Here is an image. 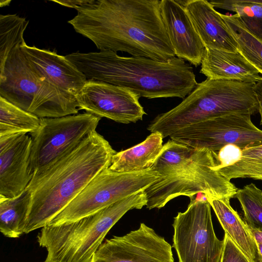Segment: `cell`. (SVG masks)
<instances>
[{
  "label": "cell",
  "mask_w": 262,
  "mask_h": 262,
  "mask_svg": "<svg viewBox=\"0 0 262 262\" xmlns=\"http://www.w3.org/2000/svg\"><path fill=\"white\" fill-rule=\"evenodd\" d=\"M159 0H89L68 21L100 50L126 52L159 61L176 57Z\"/></svg>",
  "instance_id": "6da1fadb"
},
{
  "label": "cell",
  "mask_w": 262,
  "mask_h": 262,
  "mask_svg": "<svg viewBox=\"0 0 262 262\" xmlns=\"http://www.w3.org/2000/svg\"><path fill=\"white\" fill-rule=\"evenodd\" d=\"M116 152L96 130L42 171L26 189L31 196L24 233L47 225L101 171Z\"/></svg>",
  "instance_id": "7a4b0ae2"
},
{
  "label": "cell",
  "mask_w": 262,
  "mask_h": 262,
  "mask_svg": "<svg viewBox=\"0 0 262 262\" xmlns=\"http://www.w3.org/2000/svg\"><path fill=\"white\" fill-rule=\"evenodd\" d=\"M65 56L88 80L124 88L149 99L184 98L198 84L192 67L178 57L159 61L120 56L110 50L75 52Z\"/></svg>",
  "instance_id": "3957f363"
},
{
  "label": "cell",
  "mask_w": 262,
  "mask_h": 262,
  "mask_svg": "<svg viewBox=\"0 0 262 262\" xmlns=\"http://www.w3.org/2000/svg\"><path fill=\"white\" fill-rule=\"evenodd\" d=\"M255 83L207 78L177 106L156 116L147 129L159 132L165 138L210 119L235 113L254 114L258 112L253 92Z\"/></svg>",
  "instance_id": "277c9868"
},
{
  "label": "cell",
  "mask_w": 262,
  "mask_h": 262,
  "mask_svg": "<svg viewBox=\"0 0 262 262\" xmlns=\"http://www.w3.org/2000/svg\"><path fill=\"white\" fill-rule=\"evenodd\" d=\"M146 204L143 190L77 221L41 228L37 241L47 251L43 262H90L115 224L127 211Z\"/></svg>",
  "instance_id": "5b68a950"
},
{
  "label": "cell",
  "mask_w": 262,
  "mask_h": 262,
  "mask_svg": "<svg viewBox=\"0 0 262 262\" xmlns=\"http://www.w3.org/2000/svg\"><path fill=\"white\" fill-rule=\"evenodd\" d=\"M0 96L39 118L77 114L76 97L53 85L26 56L13 49L0 70Z\"/></svg>",
  "instance_id": "8992f818"
},
{
  "label": "cell",
  "mask_w": 262,
  "mask_h": 262,
  "mask_svg": "<svg viewBox=\"0 0 262 262\" xmlns=\"http://www.w3.org/2000/svg\"><path fill=\"white\" fill-rule=\"evenodd\" d=\"M217 154L206 148H194L191 158L172 172L158 177L144 191L148 209H160L171 200L197 193L219 199L234 198L238 188L216 169Z\"/></svg>",
  "instance_id": "52a82bcc"
},
{
  "label": "cell",
  "mask_w": 262,
  "mask_h": 262,
  "mask_svg": "<svg viewBox=\"0 0 262 262\" xmlns=\"http://www.w3.org/2000/svg\"><path fill=\"white\" fill-rule=\"evenodd\" d=\"M159 177L151 168L130 172H118L106 168L92 179L48 225L72 222L93 214L144 190Z\"/></svg>",
  "instance_id": "ba28073f"
},
{
  "label": "cell",
  "mask_w": 262,
  "mask_h": 262,
  "mask_svg": "<svg viewBox=\"0 0 262 262\" xmlns=\"http://www.w3.org/2000/svg\"><path fill=\"white\" fill-rule=\"evenodd\" d=\"M101 118L84 113L58 118H41L30 133V166L33 176L42 171L96 130ZM33 177V176H32Z\"/></svg>",
  "instance_id": "9c48e42d"
},
{
  "label": "cell",
  "mask_w": 262,
  "mask_h": 262,
  "mask_svg": "<svg viewBox=\"0 0 262 262\" xmlns=\"http://www.w3.org/2000/svg\"><path fill=\"white\" fill-rule=\"evenodd\" d=\"M211 207L204 196L192 199L174 217L172 247L179 262H220L224 241L215 233Z\"/></svg>",
  "instance_id": "30bf717a"
},
{
  "label": "cell",
  "mask_w": 262,
  "mask_h": 262,
  "mask_svg": "<svg viewBox=\"0 0 262 262\" xmlns=\"http://www.w3.org/2000/svg\"><path fill=\"white\" fill-rule=\"evenodd\" d=\"M169 137L190 147L206 148L216 154L229 145L241 149L262 145V130L252 123L249 114L210 119L180 129Z\"/></svg>",
  "instance_id": "8fae6325"
},
{
  "label": "cell",
  "mask_w": 262,
  "mask_h": 262,
  "mask_svg": "<svg viewBox=\"0 0 262 262\" xmlns=\"http://www.w3.org/2000/svg\"><path fill=\"white\" fill-rule=\"evenodd\" d=\"M90 262H174L171 246L141 223L126 234L113 236L99 247Z\"/></svg>",
  "instance_id": "7c38bea8"
},
{
  "label": "cell",
  "mask_w": 262,
  "mask_h": 262,
  "mask_svg": "<svg viewBox=\"0 0 262 262\" xmlns=\"http://www.w3.org/2000/svg\"><path fill=\"white\" fill-rule=\"evenodd\" d=\"M76 97L79 110L119 123H136L146 114L139 95L127 89L97 80H88Z\"/></svg>",
  "instance_id": "4fadbf2b"
},
{
  "label": "cell",
  "mask_w": 262,
  "mask_h": 262,
  "mask_svg": "<svg viewBox=\"0 0 262 262\" xmlns=\"http://www.w3.org/2000/svg\"><path fill=\"white\" fill-rule=\"evenodd\" d=\"M32 138L25 134L0 137V197L19 195L32 178Z\"/></svg>",
  "instance_id": "5bb4252c"
},
{
  "label": "cell",
  "mask_w": 262,
  "mask_h": 262,
  "mask_svg": "<svg viewBox=\"0 0 262 262\" xmlns=\"http://www.w3.org/2000/svg\"><path fill=\"white\" fill-rule=\"evenodd\" d=\"M184 1L161 0V15L176 56L198 67L206 47L186 12Z\"/></svg>",
  "instance_id": "9a60e30c"
},
{
  "label": "cell",
  "mask_w": 262,
  "mask_h": 262,
  "mask_svg": "<svg viewBox=\"0 0 262 262\" xmlns=\"http://www.w3.org/2000/svg\"><path fill=\"white\" fill-rule=\"evenodd\" d=\"M20 48L51 83L68 94L76 97L88 80L66 56L49 50L29 46L26 43Z\"/></svg>",
  "instance_id": "2e32d148"
},
{
  "label": "cell",
  "mask_w": 262,
  "mask_h": 262,
  "mask_svg": "<svg viewBox=\"0 0 262 262\" xmlns=\"http://www.w3.org/2000/svg\"><path fill=\"white\" fill-rule=\"evenodd\" d=\"M184 6L206 48L238 52L237 44L222 14L209 1H184Z\"/></svg>",
  "instance_id": "e0dca14e"
},
{
  "label": "cell",
  "mask_w": 262,
  "mask_h": 262,
  "mask_svg": "<svg viewBox=\"0 0 262 262\" xmlns=\"http://www.w3.org/2000/svg\"><path fill=\"white\" fill-rule=\"evenodd\" d=\"M200 72L211 80L256 82L262 76L239 52L206 48Z\"/></svg>",
  "instance_id": "ac0fdd59"
},
{
  "label": "cell",
  "mask_w": 262,
  "mask_h": 262,
  "mask_svg": "<svg viewBox=\"0 0 262 262\" xmlns=\"http://www.w3.org/2000/svg\"><path fill=\"white\" fill-rule=\"evenodd\" d=\"M213 208L225 233L249 258L255 260L257 248L250 228L231 207L229 198L204 195Z\"/></svg>",
  "instance_id": "d6986e66"
},
{
  "label": "cell",
  "mask_w": 262,
  "mask_h": 262,
  "mask_svg": "<svg viewBox=\"0 0 262 262\" xmlns=\"http://www.w3.org/2000/svg\"><path fill=\"white\" fill-rule=\"evenodd\" d=\"M163 139L160 133H151L140 143L116 152L108 168L118 172L140 171L151 168L162 150Z\"/></svg>",
  "instance_id": "ffe728a7"
},
{
  "label": "cell",
  "mask_w": 262,
  "mask_h": 262,
  "mask_svg": "<svg viewBox=\"0 0 262 262\" xmlns=\"http://www.w3.org/2000/svg\"><path fill=\"white\" fill-rule=\"evenodd\" d=\"M31 198L27 189L14 198L0 197V231L5 236L18 238L25 233Z\"/></svg>",
  "instance_id": "44dd1931"
},
{
  "label": "cell",
  "mask_w": 262,
  "mask_h": 262,
  "mask_svg": "<svg viewBox=\"0 0 262 262\" xmlns=\"http://www.w3.org/2000/svg\"><path fill=\"white\" fill-rule=\"evenodd\" d=\"M237 44V50L262 76V40L251 33L236 14H222Z\"/></svg>",
  "instance_id": "7402d4cb"
},
{
  "label": "cell",
  "mask_w": 262,
  "mask_h": 262,
  "mask_svg": "<svg viewBox=\"0 0 262 262\" xmlns=\"http://www.w3.org/2000/svg\"><path fill=\"white\" fill-rule=\"evenodd\" d=\"M216 169L231 180L249 178L262 181V145L240 149L236 158Z\"/></svg>",
  "instance_id": "603a6c76"
},
{
  "label": "cell",
  "mask_w": 262,
  "mask_h": 262,
  "mask_svg": "<svg viewBox=\"0 0 262 262\" xmlns=\"http://www.w3.org/2000/svg\"><path fill=\"white\" fill-rule=\"evenodd\" d=\"M40 124V118L0 96V137L31 133Z\"/></svg>",
  "instance_id": "cb8c5ba5"
},
{
  "label": "cell",
  "mask_w": 262,
  "mask_h": 262,
  "mask_svg": "<svg viewBox=\"0 0 262 262\" xmlns=\"http://www.w3.org/2000/svg\"><path fill=\"white\" fill-rule=\"evenodd\" d=\"M214 7L235 12L245 27L262 40V0L211 1Z\"/></svg>",
  "instance_id": "d4e9b609"
},
{
  "label": "cell",
  "mask_w": 262,
  "mask_h": 262,
  "mask_svg": "<svg viewBox=\"0 0 262 262\" xmlns=\"http://www.w3.org/2000/svg\"><path fill=\"white\" fill-rule=\"evenodd\" d=\"M28 23L16 14L0 15V70L13 49L26 43L24 33Z\"/></svg>",
  "instance_id": "484cf974"
},
{
  "label": "cell",
  "mask_w": 262,
  "mask_h": 262,
  "mask_svg": "<svg viewBox=\"0 0 262 262\" xmlns=\"http://www.w3.org/2000/svg\"><path fill=\"white\" fill-rule=\"evenodd\" d=\"M235 198L244 213V220L251 229L262 230V190L253 183L238 189Z\"/></svg>",
  "instance_id": "4316f807"
},
{
  "label": "cell",
  "mask_w": 262,
  "mask_h": 262,
  "mask_svg": "<svg viewBox=\"0 0 262 262\" xmlns=\"http://www.w3.org/2000/svg\"><path fill=\"white\" fill-rule=\"evenodd\" d=\"M224 247L220 262H256L245 254L225 233Z\"/></svg>",
  "instance_id": "83f0119b"
},
{
  "label": "cell",
  "mask_w": 262,
  "mask_h": 262,
  "mask_svg": "<svg viewBox=\"0 0 262 262\" xmlns=\"http://www.w3.org/2000/svg\"><path fill=\"white\" fill-rule=\"evenodd\" d=\"M253 92L258 102V113L260 115V124L262 125V77L254 84Z\"/></svg>",
  "instance_id": "f1b7e54d"
},
{
  "label": "cell",
  "mask_w": 262,
  "mask_h": 262,
  "mask_svg": "<svg viewBox=\"0 0 262 262\" xmlns=\"http://www.w3.org/2000/svg\"><path fill=\"white\" fill-rule=\"evenodd\" d=\"M60 5L76 9L78 7L88 3L89 0H66L51 1Z\"/></svg>",
  "instance_id": "f546056e"
},
{
  "label": "cell",
  "mask_w": 262,
  "mask_h": 262,
  "mask_svg": "<svg viewBox=\"0 0 262 262\" xmlns=\"http://www.w3.org/2000/svg\"><path fill=\"white\" fill-rule=\"evenodd\" d=\"M250 229L255 244H262V230Z\"/></svg>",
  "instance_id": "4dcf8cb0"
},
{
  "label": "cell",
  "mask_w": 262,
  "mask_h": 262,
  "mask_svg": "<svg viewBox=\"0 0 262 262\" xmlns=\"http://www.w3.org/2000/svg\"><path fill=\"white\" fill-rule=\"evenodd\" d=\"M257 256L259 262H262V244H256Z\"/></svg>",
  "instance_id": "1f68e13d"
},
{
  "label": "cell",
  "mask_w": 262,
  "mask_h": 262,
  "mask_svg": "<svg viewBox=\"0 0 262 262\" xmlns=\"http://www.w3.org/2000/svg\"><path fill=\"white\" fill-rule=\"evenodd\" d=\"M10 2H11V1H8V0L2 1V0L0 3L1 7H4V6L9 5Z\"/></svg>",
  "instance_id": "d6a6232c"
}]
</instances>
